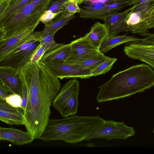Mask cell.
<instances>
[{"label": "cell", "instance_id": "obj_25", "mask_svg": "<svg viewBox=\"0 0 154 154\" xmlns=\"http://www.w3.org/2000/svg\"><path fill=\"white\" fill-rule=\"evenodd\" d=\"M58 15L50 10H47L41 16L39 21L45 25L51 22Z\"/></svg>", "mask_w": 154, "mask_h": 154}, {"label": "cell", "instance_id": "obj_26", "mask_svg": "<svg viewBox=\"0 0 154 154\" xmlns=\"http://www.w3.org/2000/svg\"><path fill=\"white\" fill-rule=\"evenodd\" d=\"M64 5L69 12L75 13H79L80 12V8L75 0H69L65 3Z\"/></svg>", "mask_w": 154, "mask_h": 154}, {"label": "cell", "instance_id": "obj_27", "mask_svg": "<svg viewBox=\"0 0 154 154\" xmlns=\"http://www.w3.org/2000/svg\"><path fill=\"white\" fill-rule=\"evenodd\" d=\"M45 53V45L43 44L41 45H40L32 57L30 63L33 64L38 62Z\"/></svg>", "mask_w": 154, "mask_h": 154}, {"label": "cell", "instance_id": "obj_22", "mask_svg": "<svg viewBox=\"0 0 154 154\" xmlns=\"http://www.w3.org/2000/svg\"><path fill=\"white\" fill-rule=\"evenodd\" d=\"M117 59L115 58H110L102 63L96 68L91 71L92 76H95L109 72Z\"/></svg>", "mask_w": 154, "mask_h": 154}, {"label": "cell", "instance_id": "obj_19", "mask_svg": "<svg viewBox=\"0 0 154 154\" xmlns=\"http://www.w3.org/2000/svg\"><path fill=\"white\" fill-rule=\"evenodd\" d=\"M108 35V31L105 25L97 22L92 26L90 31L85 35L94 47L99 50L102 43L107 38Z\"/></svg>", "mask_w": 154, "mask_h": 154}, {"label": "cell", "instance_id": "obj_38", "mask_svg": "<svg viewBox=\"0 0 154 154\" xmlns=\"http://www.w3.org/2000/svg\"><path fill=\"white\" fill-rule=\"evenodd\" d=\"M76 0L78 4V5H80L85 0Z\"/></svg>", "mask_w": 154, "mask_h": 154}, {"label": "cell", "instance_id": "obj_17", "mask_svg": "<svg viewBox=\"0 0 154 154\" xmlns=\"http://www.w3.org/2000/svg\"><path fill=\"white\" fill-rule=\"evenodd\" d=\"M32 0H0V7L4 11L0 15V26L3 25L14 14Z\"/></svg>", "mask_w": 154, "mask_h": 154}, {"label": "cell", "instance_id": "obj_7", "mask_svg": "<svg viewBox=\"0 0 154 154\" xmlns=\"http://www.w3.org/2000/svg\"><path fill=\"white\" fill-rule=\"evenodd\" d=\"M57 78L64 79H88L92 76L91 70L77 64L65 62L43 63Z\"/></svg>", "mask_w": 154, "mask_h": 154}, {"label": "cell", "instance_id": "obj_36", "mask_svg": "<svg viewBox=\"0 0 154 154\" xmlns=\"http://www.w3.org/2000/svg\"><path fill=\"white\" fill-rule=\"evenodd\" d=\"M150 42L152 47L154 48V34H153L152 37Z\"/></svg>", "mask_w": 154, "mask_h": 154}, {"label": "cell", "instance_id": "obj_24", "mask_svg": "<svg viewBox=\"0 0 154 154\" xmlns=\"http://www.w3.org/2000/svg\"><path fill=\"white\" fill-rule=\"evenodd\" d=\"M5 101L10 105L16 108H21L22 106V99L21 96L18 94H10L5 99Z\"/></svg>", "mask_w": 154, "mask_h": 154}, {"label": "cell", "instance_id": "obj_15", "mask_svg": "<svg viewBox=\"0 0 154 154\" xmlns=\"http://www.w3.org/2000/svg\"><path fill=\"white\" fill-rule=\"evenodd\" d=\"M124 51L128 57L140 60L143 58L154 60V48L146 45L130 42L125 46Z\"/></svg>", "mask_w": 154, "mask_h": 154}, {"label": "cell", "instance_id": "obj_5", "mask_svg": "<svg viewBox=\"0 0 154 154\" xmlns=\"http://www.w3.org/2000/svg\"><path fill=\"white\" fill-rule=\"evenodd\" d=\"M135 134L134 128L126 125L124 121L104 120L102 124L95 128L86 136L85 140L89 141L100 138L108 140H124Z\"/></svg>", "mask_w": 154, "mask_h": 154}, {"label": "cell", "instance_id": "obj_30", "mask_svg": "<svg viewBox=\"0 0 154 154\" xmlns=\"http://www.w3.org/2000/svg\"><path fill=\"white\" fill-rule=\"evenodd\" d=\"M21 97L22 101L21 108L23 109L24 112L27 99V91L24 83L22 91Z\"/></svg>", "mask_w": 154, "mask_h": 154}, {"label": "cell", "instance_id": "obj_31", "mask_svg": "<svg viewBox=\"0 0 154 154\" xmlns=\"http://www.w3.org/2000/svg\"><path fill=\"white\" fill-rule=\"evenodd\" d=\"M54 34H50L41 36V38L39 41L40 45H42L45 43L54 40Z\"/></svg>", "mask_w": 154, "mask_h": 154}, {"label": "cell", "instance_id": "obj_29", "mask_svg": "<svg viewBox=\"0 0 154 154\" xmlns=\"http://www.w3.org/2000/svg\"><path fill=\"white\" fill-rule=\"evenodd\" d=\"M63 44L57 43L55 42L54 39L51 41L43 44L45 45V53L53 50L61 45Z\"/></svg>", "mask_w": 154, "mask_h": 154}, {"label": "cell", "instance_id": "obj_1", "mask_svg": "<svg viewBox=\"0 0 154 154\" xmlns=\"http://www.w3.org/2000/svg\"><path fill=\"white\" fill-rule=\"evenodd\" d=\"M19 71L27 93L24 126L35 139H38L49 119L51 107L60 90V83L44 64L39 62L29 63Z\"/></svg>", "mask_w": 154, "mask_h": 154}, {"label": "cell", "instance_id": "obj_4", "mask_svg": "<svg viewBox=\"0 0 154 154\" xmlns=\"http://www.w3.org/2000/svg\"><path fill=\"white\" fill-rule=\"evenodd\" d=\"M79 89V81L76 79H71L60 88L55 97L53 106L63 117L77 113Z\"/></svg>", "mask_w": 154, "mask_h": 154}, {"label": "cell", "instance_id": "obj_12", "mask_svg": "<svg viewBox=\"0 0 154 154\" xmlns=\"http://www.w3.org/2000/svg\"><path fill=\"white\" fill-rule=\"evenodd\" d=\"M0 81L8 88L11 94L21 96L24 82L17 69L9 66H0Z\"/></svg>", "mask_w": 154, "mask_h": 154}, {"label": "cell", "instance_id": "obj_33", "mask_svg": "<svg viewBox=\"0 0 154 154\" xmlns=\"http://www.w3.org/2000/svg\"><path fill=\"white\" fill-rule=\"evenodd\" d=\"M135 0H116V2L118 3H122L124 4H126L127 5L129 6L133 5Z\"/></svg>", "mask_w": 154, "mask_h": 154}, {"label": "cell", "instance_id": "obj_8", "mask_svg": "<svg viewBox=\"0 0 154 154\" xmlns=\"http://www.w3.org/2000/svg\"><path fill=\"white\" fill-rule=\"evenodd\" d=\"M115 0H89L83 8H80L79 17L85 19H100L104 20L108 15L116 13Z\"/></svg>", "mask_w": 154, "mask_h": 154}, {"label": "cell", "instance_id": "obj_32", "mask_svg": "<svg viewBox=\"0 0 154 154\" xmlns=\"http://www.w3.org/2000/svg\"><path fill=\"white\" fill-rule=\"evenodd\" d=\"M141 61L145 63L151 67L154 70V60L147 58H143L140 60Z\"/></svg>", "mask_w": 154, "mask_h": 154}, {"label": "cell", "instance_id": "obj_37", "mask_svg": "<svg viewBox=\"0 0 154 154\" xmlns=\"http://www.w3.org/2000/svg\"><path fill=\"white\" fill-rule=\"evenodd\" d=\"M43 0H32L31 1L36 4H39Z\"/></svg>", "mask_w": 154, "mask_h": 154}, {"label": "cell", "instance_id": "obj_13", "mask_svg": "<svg viewBox=\"0 0 154 154\" xmlns=\"http://www.w3.org/2000/svg\"><path fill=\"white\" fill-rule=\"evenodd\" d=\"M0 120L10 125H24V111L21 108L13 107L5 101H0Z\"/></svg>", "mask_w": 154, "mask_h": 154}, {"label": "cell", "instance_id": "obj_3", "mask_svg": "<svg viewBox=\"0 0 154 154\" xmlns=\"http://www.w3.org/2000/svg\"><path fill=\"white\" fill-rule=\"evenodd\" d=\"M104 119L99 116H78L76 114L59 119H49L38 139L44 142L63 140L75 144L85 140Z\"/></svg>", "mask_w": 154, "mask_h": 154}, {"label": "cell", "instance_id": "obj_10", "mask_svg": "<svg viewBox=\"0 0 154 154\" xmlns=\"http://www.w3.org/2000/svg\"><path fill=\"white\" fill-rule=\"evenodd\" d=\"M47 4L42 1L36 4L31 1L14 14L3 25L0 26V38L11 29L22 22L35 12L47 7Z\"/></svg>", "mask_w": 154, "mask_h": 154}, {"label": "cell", "instance_id": "obj_23", "mask_svg": "<svg viewBox=\"0 0 154 154\" xmlns=\"http://www.w3.org/2000/svg\"><path fill=\"white\" fill-rule=\"evenodd\" d=\"M68 0H50L47 10H50L58 15L67 11L64 4Z\"/></svg>", "mask_w": 154, "mask_h": 154}, {"label": "cell", "instance_id": "obj_9", "mask_svg": "<svg viewBox=\"0 0 154 154\" xmlns=\"http://www.w3.org/2000/svg\"><path fill=\"white\" fill-rule=\"evenodd\" d=\"M70 54L65 63L77 64L100 52L91 44L84 35L72 41Z\"/></svg>", "mask_w": 154, "mask_h": 154}, {"label": "cell", "instance_id": "obj_39", "mask_svg": "<svg viewBox=\"0 0 154 154\" xmlns=\"http://www.w3.org/2000/svg\"><path fill=\"white\" fill-rule=\"evenodd\" d=\"M153 133L154 134V129L153 130Z\"/></svg>", "mask_w": 154, "mask_h": 154}, {"label": "cell", "instance_id": "obj_21", "mask_svg": "<svg viewBox=\"0 0 154 154\" xmlns=\"http://www.w3.org/2000/svg\"><path fill=\"white\" fill-rule=\"evenodd\" d=\"M110 57L105 56L104 54L100 52L88 59L76 64L80 65L87 69L93 70L103 62Z\"/></svg>", "mask_w": 154, "mask_h": 154}, {"label": "cell", "instance_id": "obj_16", "mask_svg": "<svg viewBox=\"0 0 154 154\" xmlns=\"http://www.w3.org/2000/svg\"><path fill=\"white\" fill-rule=\"evenodd\" d=\"M71 51L70 43L62 45L53 50L44 54L38 62L48 63L64 62Z\"/></svg>", "mask_w": 154, "mask_h": 154}, {"label": "cell", "instance_id": "obj_11", "mask_svg": "<svg viewBox=\"0 0 154 154\" xmlns=\"http://www.w3.org/2000/svg\"><path fill=\"white\" fill-rule=\"evenodd\" d=\"M133 9L132 7L121 13H112L105 17L103 20L108 31L107 38L117 35L123 31L128 32L126 21Z\"/></svg>", "mask_w": 154, "mask_h": 154}, {"label": "cell", "instance_id": "obj_14", "mask_svg": "<svg viewBox=\"0 0 154 154\" xmlns=\"http://www.w3.org/2000/svg\"><path fill=\"white\" fill-rule=\"evenodd\" d=\"M35 139L29 132L12 128L0 127V140L7 141L17 145L31 143Z\"/></svg>", "mask_w": 154, "mask_h": 154}, {"label": "cell", "instance_id": "obj_20", "mask_svg": "<svg viewBox=\"0 0 154 154\" xmlns=\"http://www.w3.org/2000/svg\"><path fill=\"white\" fill-rule=\"evenodd\" d=\"M138 39L134 36H128L126 34L107 38L103 42L99 50L100 52L106 53L119 45L135 41Z\"/></svg>", "mask_w": 154, "mask_h": 154}, {"label": "cell", "instance_id": "obj_35", "mask_svg": "<svg viewBox=\"0 0 154 154\" xmlns=\"http://www.w3.org/2000/svg\"><path fill=\"white\" fill-rule=\"evenodd\" d=\"M150 24L152 28H154V11L152 13L150 20Z\"/></svg>", "mask_w": 154, "mask_h": 154}, {"label": "cell", "instance_id": "obj_28", "mask_svg": "<svg viewBox=\"0 0 154 154\" xmlns=\"http://www.w3.org/2000/svg\"><path fill=\"white\" fill-rule=\"evenodd\" d=\"M11 93L8 88L0 81V101H5L6 98L9 96Z\"/></svg>", "mask_w": 154, "mask_h": 154}, {"label": "cell", "instance_id": "obj_6", "mask_svg": "<svg viewBox=\"0 0 154 154\" xmlns=\"http://www.w3.org/2000/svg\"><path fill=\"white\" fill-rule=\"evenodd\" d=\"M39 23L22 30L6 39L0 41V60L27 42L32 40L39 41L41 38V31H34Z\"/></svg>", "mask_w": 154, "mask_h": 154}, {"label": "cell", "instance_id": "obj_18", "mask_svg": "<svg viewBox=\"0 0 154 154\" xmlns=\"http://www.w3.org/2000/svg\"><path fill=\"white\" fill-rule=\"evenodd\" d=\"M75 14L67 11L57 15L51 22L45 25L43 30L41 31V36L50 34H55L75 17Z\"/></svg>", "mask_w": 154, "mask_h": 154}, {"label": "cell", "instance_id": "obj_2", "mask_svg": "<svg viewBox=\"0 0 154 154\" xmlns=\"http://www.w3.org/2000/svg\"><path fill=\"white\" fill-rule=\"evenodd\" d=\"M154 86V70L148 64L133 66L112 75L98 87V103L118 100L140 93Z\"/></svg>", "mask_w": 154, "mask_h": 154}, {"label": "cell", "instance_id": "obj_34", "mask_svg": "<svg viewBox=\"0 0 154 154\" xmlns=\"http://www.w3.org/2000/svg\"><path fill=\"white\" fill-rule=\"evenodd\" d=\"M150 0H135L134 2L132 7L133 8Z\"/></svg>", "mask_w": 154, "mask_h": 154}]
</instances>
